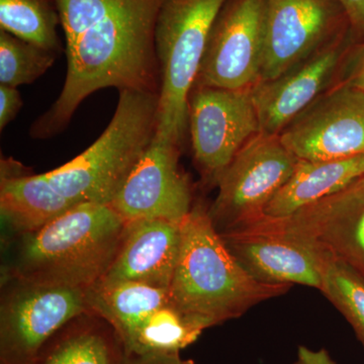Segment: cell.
<instances>
[{
    "mask_svg": "<svg viewBox=\"0 0 364 364\" xmlns=\"http://www.w3.org/2000/svg\"><path fill=\"white\" fill-rule=\"evenodd\" d=\"M203 331L202 326L170 303L146 320L124 351L136 354L181 352L196 342Z\"/></svg>",
    "mask_w": 364,
    "mask_h": 364,
    "instance_id": "cell-22",
    "label": "cell"
},
{
    "mask_svg": "<svg viewBox=\"0 0 364 364\" xmlns=\"http://www.w3.org/2000/svg\"><path fill=\"white\" fill-rule=\"evenodd\" d=\"M85 301L88 312L111 326L127 349L146 320L170 304V294L139 282L100 279L85 289Z\"/></svg>",
    "mask_w": 364,
    "mask_h": 364,
    "instance_id": "cell-19",
    "label": "cell"
},
{
    "mask_svg": "<svg viewBox=\"0 0 364 364\" xmlns=\"http://www.w3.org/2000/svg\"><path fill=\"white\" fill-rule=\"evenodd\" d=\"M121 364H195L191 359H182L179 352L128 353L124 352Z\"/></svg>",
    "mask_w": 364,
    "mask_h": 364,
    "instance_id": "cell-28",
    "label": "cell"
},
{
    "mask_svg": "<svg viewBox=\"0 0 364 364\" xmlns=\"http://www.w3.org/2000/svg\"><path fill=\"white\" fill-rule=\"evenodd\" d=\"M289 238L346 265L364 282V200L347 188L287 219H273Z\"/></svg>",
    "mask_w": 364,
    "mask_h": 364,
    "instance_id": "cell-14",
    "label": "cell"
},
{
    "mask_svg": "<svg viewBox=\"0 0 364 364\" xmlns=\"http://www.w3.org/2000/svg\"><path fill=\"white\" fill-rule=\"evenodd\" d=\"M364 176V155L336 160H299L294 173L265 210L287 219L350 186Z\"/></svg>",
    "mask_w": 364,
    "mask_h": 364,
    "instance_id": "cell-18",
    "label": "cell"
},
{
    "mask_svg": "<svg viewBox=\"0 0 364 364\" xmlns=\"http://www.w3.org/2000/svg\"><path fill=\"white\" fill-rule=\"evenodd\" d=\"M356 42L364 40V0H338Z\"/></svg>",
    "mask_w": 364,
    "mask_h": 364,
    "instance_id": "cell-29",
    "label": "cell"
},
{
    "mask_svg": "<svg viewBox=\"0 0 364 364\" xmlns=\"http://www.w3.org/2000/svg\"><path fill=\"white\" fill-rule=\"evenodd\" d=\"M226 0H162L155 26L160 69L156 135L183 147L189 93L210 28Z\"/></svg>",
    "mask_w": 364,
    "mask_h": 364,
    "instance_id": "cell-5",
    "label": "cell"
},
{
    "mask_svg": "<svg viewBox=\"0 0 364 364\" xmlns=\"http://www.w3.org/2000/svg\"><path fill=\"white\" fill-rule=\"evenodd\" d=\"M128 226L111 205L79 203L38 231L6 237L1 277L87 289L109 272Z\"/></svg>",
    "mask_w": 364,
    "mask_h": 364,
    "instance_id": "cell-2",
    "label": "cell"
},
{
    "mask_svg": "<svg viewBox=\"0 0 364 364\" xmlns=\"http://www.w3.org/2000/svg\"><path fill=\"white\" fill-rule=\"evenodd\" d=\"M291 287L252 279L228 250L203 203L193 205L181 222L170 303L203 329L240 318L253 306L289 293Z\"/></svg>",
    "mask_w": 364,
    "mask_h": 364,
    "instance_id": "cell-3",
    "label": "cell"
},
{
    "mask_svg": "<svg viewBox=\"0 0 364 364\" xmlns=\"http://www.w3.org/2000/svg\"><path fill=\"white\" fill-rule=\"evenodd\" d=\"M265 0H226L215 18L198 85L245 90L260 81L265 46Z\"/></svg>",
    "mask_w": 364,
    "mask_h": 364,
    "instance_id": "cell-9",
    "label": "cell"
},
{
    "mask_svg": "<svg viewBox=\"0 0 364 364\" xmlns=\"http://www.w3.org/2000/svg\"><path fill=\"white\" fill-rule=\"evenodd\" d=\"M252 88L228 90L198 83L191 88L188 104L191 147L196 167L208 186H217L235 155L260 134Z\"/></svg>",
    "mask_w": 364,
    "mask_h": 364,
    "instance_id": "cell-8",
    "label": "cell"
},
{
    "mask_svg": "<svg viewBox=\"0 0 364 364\" xmlns=\"http://www.w3.org/2000/svg\"><path fill=\"white\" fill-rule=\"evenodd\" d=\"M356 41L347 31L286 73L252 88L260 133L279 136L336 82Z\"/></svg>",
    "mask_w": 364,
    "mask_h": 364,
    "instance_id": "cell-12",
    "label": "cell"
},
{
    "mask_svg": "<svg viewBox=\"0 0 364 364\" xmlns=\"http://www.w3.org/2000/svg\"><path fill=\"white\" fill-rule=\"evenodd\" d=\"M299 159L279 136L258 134L236 155L217 181L208 215L220 235L259 222L272 198L294 173Z\"/></svg>",
    "mask_w": 364,
    "mask_h": 364,
    "instance_id": "cell-6",
    "label": "cell"
},
{
    "mask_svg": "<svg viewBox=\"0 0 364 364\" xmlns=\"http://www.w3.org/2000/svg\"><path fill=\"white\" fill-rule=\"evenodd\" d=\"M299 160L364 155V90L334 83L279 134Z\"/></svg>",
    "mask_w": 364,
    "mask_h": 364,
    "instance_id": "cell-11",
    "label": "cell"
},
{
    "mask_svg": "<svg viewBox=\"0 0 364 364\" xmlns=\"http://www.w3.org/2000/svg\"><path fill=\"white\" fill-rule=\"evenodd\" d=\"M182 147L155 135L111 205L127 221L181 223L193 208L191 182L179 166Z\"/></svg>",
    "mask_w": 364,
    "mask_h": 364,
    "instance_id": "cell-13",
    "label": "cell"
},
{
    "mask_svg": "<svg viewBox=\"0 0 364 364\" xmlns=\"http://www.w3.org/2000/svg\"><path fill=\"white\" fill-rule=\"evenodd\" d=\"M252 279L267 284H301L320 291L322 263L317 254L289 238L272 218L220 235Z\"/></svg>",
    "mask_w": 364,
    "mask_h": 364,
    "instance_id": "cell-15",
    "label": "cell"
},
{
    "mask_svg": "<svg viewBox=\"0 0 364 364\" xmlns=\"http://www.w3.org/2000/svg\"><path fill=\"white\" fill-rule=\"evenodd\" d=\"M320 291L351 326L364 348V282L343 263L320 257Z\"/></svg>",
    "mask_w": 364,
    "mask_h": 364,
    "instance_id": "cell-23",
    "label": "cell"
},
{
    "mask_svg": "<svg viewBox=\"0 0 364 364\" xmlns=\"http://www.w3.org/2000/svg\"><path fill=\"white\" fill-rule=\"evenodd\" d=\"M57 55L0 30V85L18 88L35 82L51 68Z\"/></svg>",
    "mask_w": 364,
    "mask_h": 364,
    "instance_id": "cell-24",
    "label": "cell"
},
{
    "mask_svg": "<svg viewBox=\"0 0 364 364\" xmlns=\"http://www.w3.org/2000/svg\"><path fill=\"white\" fill-rule=\"evenodd\" d=\"M265 4L260 81L279 77L350 30L338 0H265Z\"/></svg>",
    "mask_w": 364,
    "mask_h": 364,
    "instance_id": "cell-10",
    "label": "cell"
},
{
    "mask_svg": "<svg viewBox=\"0 0 364 364\" xmlns=\"http://www.w3.org/2000/svg\"><path fill=\"white\" fill-rule=\"evenodd\" d=\"M59 26L55 0H0V30L58 54L63 49Z\"/></svg>",
    "mask_w": 364,
    "mask_h": 364,
    "instance_id": "cell-21",
    "label": "cell"
},
{
    "mask_svg": "<svg viewBox=\"0 0 364 364\" xmlns=\"http://www.w3.org/2000/svg\"><path fill=\"white\" fill-rule=\"evenodd\" d=\"M123 353V344L111 326L86 313L60 330L35 364H121Z\"/></svg>",
    "mask_w": 364,
    "mask_h": 364,
    "instance_id": "cell-20",
    "label": "cell"
},
{
    "mask_svg": "<svg viewBox=\"0 0 364 364\" xmlns=\"http://www.w3.org/2000/svg\"><path fill=\"white\" fill-rule=\"evenodd\" d=\"M335 83H345L364 90V40L352 46Z\"/></svg>",
    "mask_w": 364,
    "mask_h": 364,
    "instance_id": "cell-26",
    "label": "cell"
},
{
    "mask_svg": "<svg viewBox=\"0 0 364 364\" xmlns=\"http://www.w3.org/2000/svg\"><path fill=\"white\" fill-rule=\"evenodd\" d=\"M23 104L18 88L0 85V130L4 131L16 119Z\"/></svg>",
    "mask_w": 364,
    "mask_h": 364,
    "instance_id": "cell-27",
    "label": "cell"
},
{
    "mask_svg": "<svg viewBox=\"0 0 364 364\" xmlns=\"http://www.w3.org/2000/svg\"><path fill=\"white\" fill-rule=\"evenodd\" d=\"M104 133L90 147L46 172L55 188L76 203L111 205L156 135L158 93L123 90Z\"/></svg>",
    "mask_w": 364,
    "mask_h": 364,
    "instance_id": "cell-4",
    "label": "cell"
},
{
    "mask_svg": "<svg viewBox=\"0 0 364 364\" xmlns=\"http://www.w3.org/2000/svg\"><path fill=\"white\" fill-rule=\"evenodd\" d=\"M86 313L85 289L1 277L0 363L35 364L45 345Z\"/></svg>",
    "mask_w": 364,
    "mask_h": 364,
    "instance_id": "cell-7",
    "label": "cell"
},
{
    "mask_svg": "<svg viewBox=\"0 0 364 364\" xmlns=\"http://www.w3.org/2000/svg\"><path fill=\"white\" fill-rule=\"evenodd\" d=\"M294 364H336L329 352L325 348H309L305 345L299 346L296 359Z\"/></svg>",
    "mask_w": 364,
    "mask_h": 364,
    "instance_id": "cell-30",
    "label": "cell"
},
{
    "mask_svg": "<svg viewBox=\"0 0 364 364\" xmlns=\"http://www.w3.org/2000/svg\"><path fill=\"white\" fill-rule=\"evenodd\" d=\"M347 191H348L351 195L356 196V198L364 200V176L358 179V181L354 182V183H352L350 186H348Z\"/></svg>",
    "mask_w": 364,
    "mask_h": 364,
    "instance_id": "cell-31",
    "label": "cell"
},
{
    "mask_svg": "<svg viewBox=\"0 0 364 364\" xmlns=\"http://www.w3.org/2000/svg\"><path fill=\"white\" fill-rule=\"evenodd\" d=\"M65 35V50L104 18L121 0H55Z\"/></svg>",
    "mask_w": 364,
    "mask_h": 364,
    "instance_id": "cell-25",
    "label": "cell"
},
{
    "mask_svg": "<svg viewBox=\"0 0 364 364\" xmlns=\"http://www.w3.org/2000/svg\"><path fill=\"white\" fill-rule=\"evenodd\" d=\"M0 214L6 237L33 233L79 205L60 193L46 174H32L20 162L1 159Z\"/></svg>",
    "mask_w": 364,
    "mask_h": 364,
    "instance_id": "cell-17",
    "label": "cell"
},
{
    "mask_svg": "<svg viewBox=\"0 0 364 364\" xmlns=\"http://www.w3.org/2000/svg\"><path fill=\"white\" fill-rule=\"evenodd\" d=\"M181 244V223L162 219L129 221L126 236L102 279L169 289Z\"/></svg>",
    "mask_w": 364,
    "mask_h": 364,
    "instance_id": "cell-16",
    "label": "cell"
},
{
    "mask_svg": "<svg viewBox=\"0 0 364 364\" xmlns=\"http://www.w3.org/2000/svg\"><path fill=\"white\" fill-rule=\"evenodd\" d=\"M162 0H121L65 50L67 74L58 98L30 129L33 139L58 135L81 102L107 87L158 93L155 26Z\"/></svg>",
    "mask_w": 364,
    "mask_h": 364,
    "instance_id": "cell-1",
    "label": "cell"
}]
</instances>
